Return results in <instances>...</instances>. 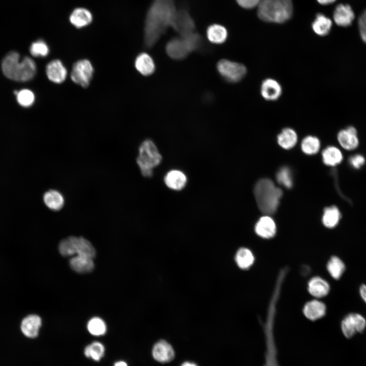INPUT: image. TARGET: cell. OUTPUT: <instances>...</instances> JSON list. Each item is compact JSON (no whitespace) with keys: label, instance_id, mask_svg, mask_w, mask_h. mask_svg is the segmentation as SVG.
<instances>
[{"label":"cell","instance_id":"4316f807","mask_svg":"<svg viewBox=\"0 0 366 366\" xmlns=\"http://www.w3.org/2000/svg\"><path fill=\"white\" fill-rule=\"evenodd\" d=\"M332 21L324 15L319 13L316 15L312 27L315 34L319 36L328 35L331 28Z\"/></svg>","mask_w":366,"mask_h":366},{"label":"cell","instance_id":"f35d334b","mask_svg":"<svg viewBox=\"0 0 366 366\" xmlns=\"http://www.w3.org/2000/svg\"><path fill=\"white\" fill-rule=\"evenodd\" d=\"M277 181L287 188L292 186V179L291 172L288 168L283 167L277 174Z\"/></svg>","mask_w":366,"mask_h":366},{"label":"cell","instance_id":"8d00e7d4","mask_svg":"<svg viewBox=\"0 0 366 366\" xmlns=\"http://www.w3.org/2000/svg\"><path fill=\"white\" fill-rule=\"evenodd\" d=\"M182 37L185 39L190 52L199 50L203 47V41L201 37L195 32Z\"/></svg>","mask_w":366,"mask_h":366},{"label":"cell","instance_id":"e0dca14e","mask_svg":"<svg viewBox=\"0 0 366 366\" xmlns=\"http://www.w3.org/2000/svg\"><path fill=\"white\" fill-rule=\"evenodd\" d=\"M333 18L338 25L347 27L352 24L355 18V15L350 5L340 4L335 8Z\"/></svg>","mask_w":366,"mask_h":366},{"label":"cell","instance_id":"60d3db41","mask_svg":"<svg viewBox=\"0 0 366 366\" xmlns=\"http://www.w3.org/2000/svg\"><path fill=\"white\" fill-rule=\"evenodd\" d=\"M358 29L361 40L366 44V10L362 12L359 18Z\"/></svg>","mask_w":366,"mask_h":366},{"label":"cell","instance_id":"484cf974","mask_svg":"<svg viewBox=\"0 0 366 366\" xmlns=\"http://www.w3.org/2000/svg\"><path fill=\"white\" fill-rule=\"evenodd\" d=\"M206 35L210 42L214 44H220L223 43L226 40L228 32L223 26L214 24L208 27Z\"/></svg>","mask_w":366,"mask_h":366},{"label":"cell","instance_id":"f546056e","mask_svg":"<svg viewBox=\"0 0 366 366\" xmlns=\"http://www.w3.org/2000/svg\"><path fill=\"white\" fill-rule=\"evenodd\" d=\"M324 163L328 166H334L340 164L343 160L340 150L333 146L327 147L322 154Z\"/></svg>","mask_w":366,"mask_h":366},{"label":"cell","instance_id":"74e56055","mask_svg":"<svg viewBox=\"0 0 366 366\" xmlns=\"http://www.w3.org/2000/svg\"><path fill=\"white\" fill-rule=\"evenodd\" d=\"M16 97L18 103L23 107L32 106L35 99L34 93L28 89H23L18 92Z\"/></svg>","mask_w":366,"mask_h":366},{"label":"cell","instance_id":"1f68e13d","mask_svg":"<svg viewBox=\"0 0 366 366\" xmlns=\"http://www.w3.org/2000/svg\"><path fill=\"white\" fill-rule=\"evenodd\" d=\"M235 261L239 268L247 269L253 264L254 257L249 249L242 248L239 249L236 253Z\"/></svg>","mask_w":366,"mask_h":366},{"label":"cell","instance_id":"3957f363","mask_svg":"<svg viewBox=\"0 0 366 366\" xmlns=\"http://www.w3.org/2000/svg\"><path fill=\"white\" fill-rule=\"evenodd\" d=\"M254 195L261 212L266 215H271L277 209L282 196V191L277 188L270 179L265 178L260 180L256 184Z\"/></svg>","mask_w":366,"mask_h":366},{"label":"cell","instance_id":"603a6c76","mask_svg":"<svg viewBox=\"0 0 366 366\" xmlns=\"http://www.w3.org/2000/svg\"><path fill=\"white\" fill-rule=\"evenodd\" d=\"M135 67L142 75L148 76L152 74L155 69L153 59L146 53H141L136 58Z\"/></svg>","mask_w":366,"mask_h":366},{"label":"cell","instance_id":"d6986e66","mask_svg":"<svg viewBox=\"0 0 366 366\" xmlns=\"http://www.w3.org/2000/svg\"><path fill=\"white\" fill-rule=\"evenodd\" d=\"M70 23L76 28H81L89 25L93 21V15L87 9L76 8L69 17Z\"/></svg>","mask_w":366,"mask_h":366},{"label":"cell","instance_id":"f6af8a7d","mask_svg":"<svg viewBox=\"0 0 366 366\" xmlns=\"http://www.w3.org/2000/svg\"><path fill=\"white\" fill-rule=\"evenodd\" d=\"M113 366H129V365L126 361L120 360L115 361L113 364Z\"/></svg>","mask_w":366,"mask_h":366},{"label":"cell","instance_id":"83f0119b","mask_svg":"<svg viewBox=\"0 0 366 366\" xmlns=\"http://www.w3.org/2000/svg\"><path fill=\"white\" fill-rule=\"evenodd\" d=\"M279 144L283 148L288 149L295 146L297 141L296 132L292 128H286L277 136Z\"/></svg>","mask_w":366,"mask_h":366},{"label":"cell","instance_id":"4fadbf2b","mask_svg":"<svg viewBox=\"0 0 366 366\" xmlns=\"http://www.w3.org/2000/svg\"><path fill=\"white\" fill-rule=\"evenodd\" d=\"M337 139L341 146L348 150L356 148L359 144L357 131L353 126L341 130L338 133Z\"/></svg>","mask_w":366,"mask_h":366},{"label":"cell","instance_id":"9a60e30c","mask_svg":"<svg viewBox=\"0 0 366 366\" xmlns=\"http://www.w3.org/2000/svg\"><path fill=\"white\" fill-rule=\"evenodd\" d=\"M166 50L168 55L175 59H182L191 52L185 39L174 38L167 44Z\"/></svg>","mask_w":366,"mask_h":366},{"label":"cell","instance_id":"d590c367","mask_svg":"<svg viewBox=\"0 0 366 366\" xmlns=\"http://www.w3.org/2000/svg\"><path fill=\"white\" fill-rule=\"evenodd\" d=\"M29 51L32 55L35 57H44L48 55L49 48L44 40L40 39L34 42L31 44Z\"/></svg>","mask_w":366,"mask_h":366},{"label":"cell","instance_id":"5b68a950","mask_svg":"<svg viewBox=\"0 0 366 366\" xmlns=\"http://www.w3.org/2000/svg\"><path fill=\"white\" fill-rule=\"evenodd\" d=\"M162 160V157L153 141L147 139L141 143L136 163L143 176L151 177L153 169L161 163Z\"/></svg>","mask_w":366,"mask_h":366},{"label":"cell","instance_id":"9c48e42d","mask_svg":"<svg viewBox=\"0 0 366 366\" xmlns=\"http://www.w3.org/2000/svg\"><path fill=\"white\" fill-rule=\"evenodd\" d=\"M151 355L156 361L165 364L171 362L175 358V351L169 342L161 339L152 345Z\"/></svg>","mask_w":366,"mask_h":366},{"label":"cell","instance_id":"44dd1931","mask_svg":"<svg viewBox=\"0 0 366 366\" xmlns=\"http://www.w3.org/2000/svg\"><path fill=\"white\" fill-rule=\"evenodd\" d=\"M255 230L259 236L264 238H270L276 234V226L272 218L268 216H264L257 222Z\"/></svg>","mask_w":366,"mask_h":366},{"label":"cell","instance_id":"30bf717a","mask_svg":"<svg viewBox=\"0 0 366 366\" xmlns=\"http://www.w3.org/2000/svg\"><path fill=\"white\" fill-rule=\"evenodd\" d=\"M365 327L366 320L358 313L349 314L341 322L342 332L347 338L352 337L357 332H362Z\"/></svg>","mask_w":366,"mask_h":366},{"label":"cell","instance_id":"b9f144b4","mask_svg":"<svg viewBox=\"0 0 366 366\" xmlns=\"http://www.w3.org/2000/svg\"><path fill=\"white\" fill-rule=\"evenodd\" d=\"M238 4L241 7L251 9L258 6L261 0H236Z\"/></svg>","mask_w":366,"mask_h":366},{"label":"cell","instance_id":"ee69618b","mask_svg":"<svg viewBox=\"0 0 366 366\" xmlns=\"http://www.w3.org/2000/svg\"><path fill=\"white\" fill-rule=\"evenodd\" d=\"M179 366H199L196 362L190 360L183 361Z\"/></svg>","mask_w":366,"mask_h":366},{"label":"cell","instance_id":"d6a6232c","mask_svg":"<svg viewBox=\"0 0 366 366\" xmlns=\"http://www.w3.org/2000/svg\"><path fill=\"white\" fill-rule=\"evenodd\" d=\"M327 269L333 279L338 280L344 273L345 270V265L339 257L332 256L327 264Z\"/></svg>","mask_w":366,"mask_h":366},{"label":"cell","instance_id":"ab89813d","mask_svg":"<svg viewBox=\"0 0 366 366\" xmlns=\"http://www.w3.org/2000/svg\"><path fill=\"white\" fill-rule=\"evenodd\" d=\"M350 166L355 169L360 168L365 163L364 157L360 154H356L351 156L348 159Z\"/></svg>","mask_w":366,"mask_h":366},{"label":"cell","instance_id":"7a4b0ae2","mask_svg":"<svg viewBox=\"0 0 366 366\" xmlns=\"http://www.w3.org/2000/svg\"><path fill=\"white\" fill-rule=\"evenodd\" d=\"M18 53L9 52L4 58L2 69L4 74L8 78L18 81H27L32 79L37 72L34 60L28 56L20 62Z\"/></svg>","mask_w":366,"mask_h":366},{"label":"cell","instance_id":"8992f818","mask_svg":"<svg viewBox=\"0 0 366 366\" xmlns=\"http://www.w3.org/2000/svg\"><path fill=\"white\" fill-rule=\"evenodd\" d=\"M60 254L65 257L76 254L93 258L96 251L92 243L82 237L69 236L60 241L58 245Z\"/></svg>","mask_w":366,"mask_h":366},{"label":"cell","instance_id":"f1b7e54d","mask_svg":"<svg viewBox=\"0 0 366 366\" xmlns=\"http://www.w3.org/2000/svg\"><path fill=\"white\" fill-rule=\"evenodd\" d=\"M83 354L86 358L98 362L105 354V347L102 343L94 341L85 347Z\"/></svg>","mask_w":366,"mask_h":366},{"label":"cell","instance_id":"7402d4cb","mask_svg":"<svg viewBox=\"0 0 366 366\" xmlns=\"http://www.w3.org/2000/svg\"><path fill=\"white\" fill-rule=\"evenodd\" d=\"M303 312L304 316L309 320H316L325 315L326 306L321 301L313 300L305 304Z\"/></svg>","mask_w":366,"mask_h":366},{"label":"cell","instance_id":"7c38bea8","mask_svg":"<svg viewBox=\"0 0 366 366\" xmlns=\"http://www.w3.org/2000/svg\"><path fill=\"white\" fill-rule=\"evenodd\" d=\"M45 71L48 79L56 84L63 83L67 77V68L63 62L58 59L49 62L46 66Z\"/></svg>","mask_w":366,"mask_h":366},{"label":"cell","instance_id":"52a82bcc","mask_svg":"<svg viewBox=\"0 0 366 366\" xmlns=\"http://www.w3.org/2000/svg\"><path fill=\"white\" fill-rule=\"evenodd\" d=\"M94 72L91 62L87 59H81L76 61L73 65L70 77L74 83L85 88L89 85Z\"/></svg>","mask_w":366,"mask_h":366},{"label":"cell","instance_id":"ac0fdd59","mask_svg":"<svg viewBox=\"0 0 366 366\" xmlns=\"http://www.w3.org/2000/svg\"><path fill=\"white\" fill-rule=\"evenodd\" d=\"M45 205L51 210L57 211L65 205V199L63 194L57 190L50 189L45 192L43 196Z\"/></svg>","mask_w":366,"mask_h":366},{"label":"cell","instance_id":"bcb514c9","mask_svg":"<svg viewBox=\"0 0 366 366\" xmlns=\"http://www.w3.org/2000/svg\"><path fill=\"white\" fill-rule=\"evenodd\" d=\"M321 5H328L333 3L336 0H317Z\"/></svg>","mask_w":366,"mask_h":366},{"label":"cell","instance_id":"6da1fadb","mask_svg":"<svg viewBox=\"0 0 366 366\" xmlns=\"http://www.w3.org/2000/svg\"><path fill=\"white\" fill-rule=\"evenodd\" d=\"M176 12L173 0H153L145 20L144 41L147 47L154 46L171 27Z\"/></svg>","mask_w":366,"mask_h":366},{"label":"cell","instance_id":"277c9868","mask_svg":"<svg viewBox=\"0 0 366 366\" xmlns=\"http://www.w3.org/2000/svg\"><path fill=\"white\" fill-rule=\"evenodd\" d=\"M258 15L262 20L283 23L292 15L291 0H261L258 6Z\"/></svg>","mask_w":366,"mask_h":366},{"label":"cell","instance_id":"cb8c5ba5","mask_svg":"<svg viewBox=\"0 0 366 366\" xmlns=\"http://www.w3.org/2000/svg\"><path fill=\"white\" fill-rule=\"evenodd\" d=\"M329 289V284L319 277L312 278L308 284L309 293L316 297H322L326 296L328 293Z\"/></svg>","mask_w":366,"mask_h":366},{"label":"cell","instance_id":"e575fe53","mask_svg":"<svg viewBox=\"0 0 366 366\" xmlns=\"http://www.w3.org/2000/svg\"><path fill=\"white\" fill-rule=\"evenodd\" d=\"M301 146L302 151L305 154L314 155L319 151L320 142L317 137L310 135L303 138Z\"/></svg>","mask_w":366,"mask_h":366},{"label":"cell","instance_id":"8fae6325","mask_svg":"<svg viewBox=\"0 0 366 366\" xmlns=\"http://www.w3.org/2000/svg\"><path fill=\"white\" fill-rule=\"evenodd\" d=\"M171 27L180 36L184 37L195 32L194 21L185 10H177Z\"/></svg>","mask_w":366,"mask_h":366},{"label":"cell","instance_id":"7bdbcfd3","mask_svg":"<svg viewBox=\"0 0 366 366\" xmlns=\"http://www.w3.org/2000/svg\"><path fill=\"white\" fill-rule=\"evenodd\" d=\"M359 293L362 299L366 303V285H362L359 288Z\"/></svg>","mask_w":366,"mask_h":366},{"label":"cell","instance_id":"d4e9b609","mask_svg":"<svg viewBox=\"0 0 366 366\" xmlns=\"http://www.w3.org/2000/svg\"><path fill=\"white\" fill-rule=\"evenodd\" d=\"M70 265L72 269L79 273H86L91 271L94 267L93 258L76 255L70 260Z\"/></svg>","mask_w":366,"mask_h":366},{"label":"cell","instance_id":"ffe728a7","mask_svg":"<svg viewBox=\"0 0 366 366\" xmlns=\"http://www.w3.org/2000/svg\"><path fill=\"white\" fill-rule=\"evenodd\" d=\"M164 182L166 186L170 189L179 191L185 187L187 177L181 171L171 170L165 175Z\"/></svg>","mask_w":366,"mask_h":366},{"label":"cell","instance_id":"5bb4252c","mask_svg":"<svg viewBox=\"0 0 366 366\" xmlns=\"http://www.w3.org/2000/svg\"><path fill=\"white\" fill-rule=\"evenodd\" d=\"M282 90L281 84L273 78H266L261 83L260 94L261 97L266 101L277 100L281 96Z\"/></svg>","mask_w":366,"mask_h":366},{"label":"cell","instance_id":"836d02e7","mask_svg":"<svg viewBox=\"0 0 366 366\" xmlns=\"http://www.w3.org/2000/svg\"><path fill=\"white\" fill-rule=\"evenodd\" d=\"M87 328L92 335L96 337L104 335L107 330L105 322L99 317L92 318L87 323Z\"/></svg>","mask_w":366,"mask_h":366},{"label":"cell","instance_id":"ba28073f","mask_svg":"<svg viewBox=\"0 0 366 366\" xmlns=\"http://www.w3.org/2000/svg\"><path fill=\"white\" fill-rule=\"evenodd\" d=\"M217 67L221 76L231 82L239 81L245 77L247 72V68L244 65L226 59L220 60Z\"/></svg>","mask_w":366,"mask_h":366},{"label":"cell","instance_id":"2e32d148","mask_svg":"<svg viewBox=\"0 0 366 366\" xmlns=\"http://www.w3.org/2000/svg\"><path fill=\"white\" fill-rule=\"evenodd\" d=\"M41 325V318L37 315L32 314L22 319L20 324V330L25 337L35 339L39 335Z\"/></svg>","mask_w":366,"mask_h":366},{"label":"cell","instance_id":"4dcf8cb0","mask_svg":"<svg viewBox=\"0 0 366 366\" xmlns=\"http://www.w3.org/2000/svg\"><path fill=\"white\" fill-rule=\"evenodd\" d=\"M341 218V214L338 208L333 205L324 209L322 222L327 228H332L338 225Z\"/></svg>","mask_w":366,"mask_h":366}]
</instances>
